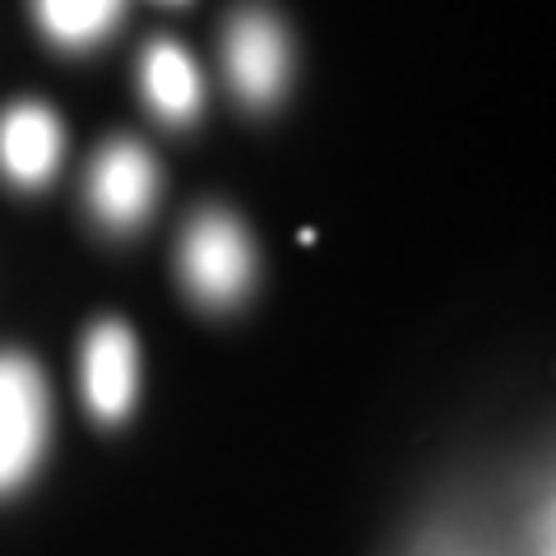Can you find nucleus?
Returning a JSON list of instances; mask_svg holds the SVG:
<instances>
[{
    "mask_svg": "<svg viewBox=\"0 0 556 556\" xmlns=\"http://www.w3.org/2000/svg\"><path fill=\"white\" fill-rule=\"evenodd\" d=\"M255 274V251L247 228L223 214V208H208L181 237V278L186 288L195 292V302L204 306H232L247 298Z\"/></svg>",
    "mask_w": 556,
    "mask_h": 556,
    "instance_id": "1",
    "label": "nucleus"
},
{
    "mask_svg": "<svg viewBox=\"0 0 556 556\" xmlns=\"http://www.w3.org/2000/svg\"><path fill=\"white\" fill-rule=\"evenodd\" d=\"M51 408L47 380L33 357L0 353V492L20 486L47 450Z\"/></svg>",
    "mask_w": 556,
    "mask_h": 556,
    "instance_id": "2",
    "label": "nucleus"
},
{
    "mask_svg": "<svg viewBox=\"0 0 556 556\" xmlns=\"http://www.w3.org/2000/svg\"><path fill=\"white\" fill-rule=\"evenodd\" d=\"M223 65H228L232 93L251 108H269L283 93L292 51L288 33L269 10H241L228 24V42H223Z\"/></svg>",
    "mask_w": 556,
    "mask_h": 556,
    "instance_id": "3",
    "label": "nucleus"
},
{
    "mask_svg": "<svg viewBox=\"0 0 556 556\" xmlns=\"http://www.w3.org/2000/svg\"><path fill=\"white\" fill-rule=\"evenodd\" d=\"M159 200V163L135 139H112L89 167V204L116 232H130L149 218Z\"/></svg>",
    "mask_w": 556,
    "mask_h": 556,
    "instance_id": "4",
    "label": "nucleus"
},
{
    "mask_svg": "<svg viewBox=\"0 0 556 556\" xmlns=\"http://www.w3.org/2000/svg\"><path fill=\"white\" fill-rule=\"evenodd\" d=\"M139 390V348L130 325L102 320L84 339V399H89L93 417L102 422H121L135 404Z\"/></svg>",
    "mask_w": 556,
    "mask_h": 556,
    "instance_id": "5",
    "label": "nucleus"
},
{
    "mask_svg": "<svg viewBox=\"0 0 556 556\" xmlns=\"http://www.w3.org/2000/svg\"><path fill=\"white\" fill-rule=\"evenodd\" d=\"M65 130L61 116L42 102H14L0 112V172L14 186H42L61 167Z\"/></svg>",
    "mask_w": 556,
    "mask_h": 556,
    "instance_id": "6",
    "label": "nucleus"
},
{
    "mask_svg": "<svg viewBox=\"0 0 556 556\" xmlns=\"http://www.w3.org/2000/svg\"><path fill=\"white\" fill-rule=\"evenodd\" d=\"M139 89H144L149 108L159 112L167 126H186V121L200 116V70L190 61V51L172 38H153L139 56Z\"/></svg>",
    "mask_w": 556,
    "mask_h": 556,
    "instance_id": "7",
    "label": "nucleus"
},
{
    "mask_svg": "<svg viewBox=\"0 0 556 556\" xmlns=\"http://www.w3.org/2000/svg\"><path fill=\"white\" fill-rule=\"evenodd\" d=\"M121 5L126 0H33V14L56 47L79 51L108 38L121 20Z\"/></svg>",
    "mask_w": 556,
    "mask_h": 556,
    "instance_id": "8",
    "label": "nucleus"
}]
</instances>
